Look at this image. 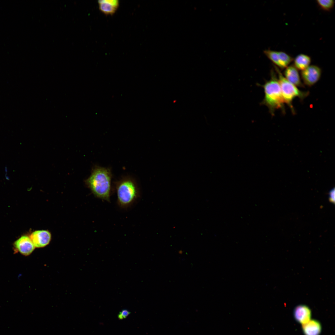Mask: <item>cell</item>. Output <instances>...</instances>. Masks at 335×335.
<instances>
[{
  "mask_svg": "<svg viewBox=\"0 0 335 335\" xmlns=\"http://www.w3.org/2000/svg\"><path fill=\"white\" fill-rule=\"evenodd\" d=\"M321 73V69L319 66L314 65H310L301 71V78L304 84L310 87L314 85L319 80Z\"/></svg>",
  "mask_w": 335,
  "mask_h": 335,
  "instance_id": "cell-5",
  "label": "cell"
},
{
  "mask_svg": "<svg viewBox=\"0 0 335 335\" xmlns=\"http://www.w3.org/2000/svg\"><path fill=\"white\" fill-rule=\"evenodd\" d=\"M112 178L110 169L96 166L92 169L90 175L86 180L85 182L95 196L110 202Z\"/></svg>",
  "mask_w": 335,
  "mask_h": 335,
  "instance_id": "cell-1",
  "label": "cell"
},
{
  "mask_svg": "<svg viewBox=\"0 0 335 335\" xmlns=\"http://www.w3.org/2000/svg\"><path fill=\"white\" fill-rule=\"evenodd\" d=\"M30 237L35 247L41 248L49 243L51 239V234L47 230H38L33 232Z\"/></svg>",
  "mask_w": 335,
  "mask_h": 335,
  "instance_id": "cell-7",
  "label": "cell"
},
{
  "mask_svg": "<svg viewBox=\"0 0 335 335\" xmlns=\"http://www.w3.org/2000/svg\"><path fill=\"white\" fill-rule=\"evenodd\" d=\"M115 186L117 203L121 208L129 207L140 196L137 185L130 177L122 178L116 182Z\"/></svg>",
  "mask_w": 335,
  "mask_h": 335,
  "instance_id": "cell-3",
  "label": "cell"
},
{
  "mask_svg": "<svg viewBox=\"0 0 335 335\" xmlns=\"http://www.w3.org/2000/svg\"><path fill=\"white\" fill-rule=\"evenodd\" d=\"M99 9L106 15H112L114 13L119 6L117 0H101L98 1Z\"/></svg>",
  "mask_w": 335,
  "mask_h": 335,
  "instance_id": "cell-11",
  "label": "cell"
},
{
  "mask_svg": "<svg viewBox=\"0 0 335 335\" xmlns=\"http://www.w3.org/2000/svg\"><path fill=\"white\" fill-rule=\"evenodd\" d=\"M311 315L310 309L307 306L300 305L294 310L293 315L295 320L302 325L309 321Z\"/></svg>",
  "mask_w": 335,
  "mask_h": 335,
  "instance_id": "cell-8",
  "label": "cell"
},
{
  "mask_svg": "<svg viewBox=\"0 0 335 335\" xmlns=\"http://www.w3.org/2000/svg\"><path fill=\"white\" fill-rule=\"evenodd\" d=\"M14 246L18 252L24 256L30 254L35 248L30 237L26 235L22 236L16 240Z\"/></svg>",
  "mask_w": 335,
  "mask_h": 335,
  "instance_id": "cell-6",
  "label": "cell"
},
{
  "mask_svg": "<svg viewBox=\"0 0 335 335\" xmlns=\"http://www.w3.org/2000/svg\"><path fill=\"white\" fill-rule=\"evenodd\" d=\"M274 68L278 75V79L285 103L289 107L293 114H295V112L292 104L293 100L296 97H298L303 100L308 96L309 92L300 90L296 86L286 79L279 68L275 65Z\"/></svg>",
  "mask_w": 335,
  "mask_h": 335,
  "instance_id": "cell-4",
  "label": "cell"
},
{
  "mask_svg": "<svg viewBox=\"0 0 335 335\" xmlns=\"http://www.w3.org/2000/svg\"><path fill=\"white\" fill-rule=\"evenodd\" d=\"M284 77L289 82L296 87H303L298 70L293 65L287 67L284 71Z\"/></svg>",
  "mask_w": 335,
  "mask_h": 335,
  "instance_id": "cell-9",
  "label": "cell"
},
{
  "mask_svg": "<svg viewBox=\"0 0 335 335\" xmlns=\"http://www.w3.org/2000/svg\"><path fill=\"white\" fill-rule=\"evenodd\" d=\"M264 53L269 59L275 64V65L278 67L279 65L278 51L270 50H266L264 51Z\"/></svg>",
  "mask_w": 335,
  "mask_h": 335,
  "instance_id": "cell-14",
  "label": "cell"
},
{
  "mask_svg": "<svg viewBox=\"0 0 335 335\" xmlns=\"http://www.w3.org/2000/svg\"><path fill=\"white\" fill-rule=\"evenodd\" d=\"M130 314L131 312L128 310L123 309L119 312L118 317L119 319L122 320L126 318Z\"/></svg>",
  "mask_w": 335,
  "mask_h": 335,
  "instance_id": "cell-16",
  "label": "cell"
},
{
  "mask_svg": "<svg viewBox=\"0 0 335 335\" xmlns=\"http://www.w3.org/2000/svg\"><path fill=\"white\" fill-rule=\"evenodd\" d=\"M335 189L334 188L332 189L329 192V197L330 201L334 203L335 201Z\"/></svg>",
  "mask_w": 335,
  "mask_h": 335,
  "instance_id": "cell-17",
  "label": "cell"
},
{
  "mask_svg": "<svg viewBox=\"0 0 335 335\" xmlns=\"http://www.w3.org/2000/svg\"><path fill=\"white\" fill-rule=\"evenodd\" d=\"M302 329L305 335H319L322 327L320 323L318 320L310 319L302 325Z\"/></svg>",
  "mask_w": 335,
  "mask_h": 335,
  "instance_id": "cell-10",
  "label": "cell"
},
{
  "mask_svg": "<svg viewBox=\"0 0 335 335\" xmlns=\"http://www.w3.org/2000/svg\"><path fill=\"white\" fill-rule=\"evenodd\" d=\"M316 2L321 9L326 11L331 10L334 4L333 0H317Z\"/></svg>",
  "mask_w": 335,
  "mask_h": 335,
  "instance_id": "cell-15",
  "label": "cell"
},
{
  "mask_svg": "<svg viewBox=\"0 0 335 335\" xmlns=\"http://www.w3.org/2000/svg\"><path fill=\"white\" fill-rule=\"evenodd\" d=\"M311 58L309 56L300 54L297 55L294 59L293 65L297 70L302 71L310 65Z\"/></svg>",
  "mask_w": 335,
  "mask_h": 335,
  "instance_id": "cell-12",
  "label": "cell"
},
{
  "mask_svg": "<svg viewBox=\"0 0 335 335\" xmlns=\"http://www.w3.org/2000/svg\"><path fill=\"white\" fill-rule=\"evenodd\" d=\"M270 78L262 85L265 96L261 104L266 106L270 114L274 116L275 111L280 109L285 113L284 100L282 93L278 78L273 70L271 71Z\"/></svg>",
  "mask_w": 335,
  "mask_h": 335,
  "instance_id": "cell-2",
  "label": "cell"
},
{
  "mask_svg": "<svg viewBox=\"0 0 335 335\" xmlns=\"http://www.w3.org/2000/svg\"><path fill=\"white\" fill-rule=\"evenodd\" d=\"M278 53L279 55L278 67L282 69L286 68L293 60V58L284 51H278Z\"/></svg>",
  "mask_w": 335,
  "mask_h": 335,
  "instance_id": "cell-13",
  "label": "cell"
}]
</instances>
